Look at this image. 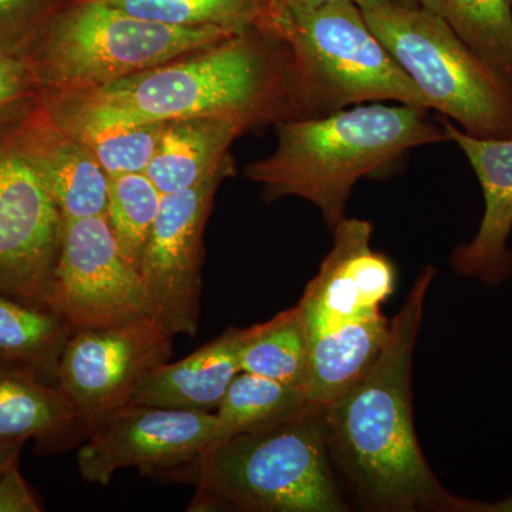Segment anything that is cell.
Segmentation results:
<instances>
[{
    "instance_id": "cell-11",
    "label": "cell",
    "mask_w": 512,
    "mask_h": 512,
    "mask_svg": "<svg viewBox=\"0 0 512 512\" xmlns=\"http://www.w3.org/2000/svg\"><path fill=\"white\" fill-rule=\"evenodd\" d=\"M215 440L214 413L127 403L89 427L77 467L87 483L99 485L109 484L120 468L170 476Z\"/></svg>"
},
{
    "instance_id": "cell-18",
    "label": "cell",
    "mask_w": 512,
    "mask_h": 512,
    "mask_svg": "<svg viewBox=\"0 0 512 512\" xmlns=\"http://www.w3.org/2000/svg\"><path fill=\"white\" fill-rule=\"evenodd\" d=\"M389 329L390 320L380 312L309 333V402L325 407L342 396L373 365Z\"/></svg>"
},
{
    "instance_id": "cell-7",
    "label": "cell",
    "mask_w": 512,
    "mask_h": 512,
    "mask_svg": "<svg viewBox=\"0 0 512 512\" xmlns=\"http://www.w3.org/2000/svg\"><path fill=\"white\" fill-rule=\"evenodd\" d=\"M362 10L430 109L470 136L512 137V82L464 45L443 16L393 2Z\"/></svg>"
},
{
    "instance_id": "cell-4",
    "label": "cell",
    "mask_w": 512,
    "mask_h": 512,
    "mask_svg": "<svg viewBox=\"0 0 512 512\" xmlns=\"http://www.w3.org/2000/svg\"><path fill=\"white\" fill-rule=\"evenodd\" d=\"M173 476L197 487L191 511H348L330 466L323 407L214 441Z\"/></svg>"
},
{
    "instance_id": "cell-30",
    "label": "cell",
    "mask_w": 512,
    "mask_h": 512,
    "mask_svg": "<svg viewBox=\"0 0 512 512\" xmlns=\"http://www.w3.org/2000/svg\"><path fill=\"white\" fill-rule=\"evenodd\" d=\"M275 8L284 9H312L326 3L339 2V0H269ZM355 2L362 9L373 8V6L383 5V3L392 2V0H350Z\"/></svg>"
},
{
    "instance_id": "cell-14",
    "label": "cell",
    "mask_w": 512,
    "mask_h": 512,
    "mask_svg": "<svg viewBox=\"0 0 512 512\" xmlns=\"http://www.w3.org/2000/svg\"><path fill=\"white\" fill-rule=\"evenodd\" d=\"M447 141L463 151L484 192L485 211L476 237L454 251L451 265L458 274L485 285H500L512 272L508 238L512 231V137L478 138L441 119Z\"/></svg>"
},
{
    "instance_id": "cell-15",
    "label": "cell",
    "mask_w": 512,
    "mask_h": 512,
    "mask_svg": "<svg viewBox=\"0 0 512 512\" xmlns=\"http://www.w3.org/2000/svg\"><path fill=\"white\" fill-rule=\"evenodd\" d=\"M20 151L36 168L63 220L107 214L109 175L79 137L57 123L45 106L42 120Z\"/></svg>"
},
{
    "instance_id": "cell-3",
    "label": "cell",
    "mask_w": 512,
    "mask_h": 512,
    "mask_svg": "<svg viewBox=\"0 0 512 512\" xmlns=\"http://www.w3.org/2000/svg\"><path fill=\"white\" fill-rule=\"evenodd\" d=\"M426 109L400 104H357L320 117L275 124L278 146L245 167L265 201L298 197L312 202L330 229L345 217L357 181L386 173L413 148L447 141Z\"/></svg>"
},
{
    "instance_id": "cell-5",
    "label": "cell",
    "mask_w": 512,
    "mask_h": 512,
    "mask_svg": "<svg viewBox=\"0 0 512 512\" xmlns=\"http://www.w3.org/2000/svg\"><path fill=\"white\" fill-rule=\"evenodd\" d=\"M271 33L289 50L291 119L326 116L367 101L430 109L355 2L312 9L272 6Z\"/></svg>"
},
{
    "instance_id": "cell-29",
    "label": "cell",
    "mask_w": 512,
    "mask_h": 512,
    "mask_svg": "<svg viewBox=\"0 0 512 512\" xmlns=\"http://www.w3.org/2000/svg\"><path fill=\"white\" fill-rule=\"evenodd\" d=\"M39 501L19 470V461L0 474V512H39Z\"/></svg>"
},
{
    "instance_id": "cell-20",
    "label": "cell",
    "mask_w": 512,
    "mask_h": 512,
    "mask_svg": "<svg viewBox=\"0 0 512 512\" xmlns=\"http://www.w3.org/2000/svg\"><path fill=\"white\" fill-rule=\"evenodd\" d=\"M72 335L52 309L0 295V363L56 380L57 365Z\"/></svg>"
},
{
    "instance_id": "cell-17",
    "label": "cell",
    "mask_w": 512,
    "mask_h": 512,
    "mask_svg": "<svg viewBox=\"0 0 512 512\" xmlns=\"http://www.w3.org/2000/svg\"><path fill=\"white\" fill-rule=\"evenodd\" d=\"M249 130L248 123L231 117L168 121L146 174L163 195L190 190L231 160L229 148Z\"/></svg>"
},
{
    "instance_id": "cell-16",
    "label": "cell",
    "mask_w": 512,
    "mask_h": 512,
    "mask_svg": "<svg viewBox=\"0 0 512 512\" xmlns=\"http://www.w3.org/2000/svg\"><path fill=\"white\" fill-rule=\"evenodd\" d=\"M247 329H228L178 362L163 363L137 384L131 403L215 413L229 384L241 372Z\"/></svg>"
},
{
    "instance_id": "cell-32",
    "label": "cell",
    "mask_w": 512,
    "mask_h": 512,
    "mask_svg": "<svg viewBox=\"0 0 512 512\" xmlns=\"http://www.w3.org/2000/svg\"><path fill=\"white\" fill-rule=\"evenodd\" d=\"M23 444H3L0 443V474L15 461H19L22 453Z\"/></svg>"
},
{
    "instance_id": "cell-22",
    "label": "cell",
    "mask_w": 512,
    "mask_h": 512,
    "mask_svg": "<svg viewBox=\"0 0 512 512\" xmlns=\"http://www.w3.org/2000/svg\"><path fill=\"white\" fill-rule=\"evenodd\" d=\"M241 372L301 387L306 392L309 339L298 305L249 328L241 350Z\"/></svg>"
},
{
    "instance_id": "cell-6",
    "label": "cell",
    "mask_w": 512,
    "mask_h": 512,
    "mask_svg": "<svg viewBox=\"0 0 512 512\" xmlns=\"http://www.w3.org/2000/svg\"><path fill=\"white\" fill-rule=\"evenodd\" d=\"M238 35L218 28H173L137 18L104 0H76L19 55L46 99L119 82Z\"/></svg>"
},
{
    "instance_id": "cell-2",
    "label": "cell",
    "mask_w": 512,
    "mask_h": 512,
    "mask_svg": "<svg viewBox=\"0 0 512 512\" xmlns=\"http://www.w3.org/2000/svg\"><path fill=\"white\" fill-rule=\"evenodd\" d=\"M45 106L73 134L204 116L276 124L291 119L289 50L272 33L249 30Z\"/></svg>"
},
{
    "instance_id": "cell-33",
    "label": "cell",
    "mask_w": 512,
    "mask_h": 512,
    "mask_svg": "<svg viewBox=\"0 0 512 512\" xmlns=\"http://www.w3.org/2000/svg\"><path fill=\"white\" fill-rule=\"evenodd\" d=\"M420 3L423 8L430 10V12L443 16V0H420Z\"/></svg>"
},
{
    "instance_id": "cell-9",
    "label": "cell",
    "mask_w": 512,
    "mask_h": 512,
    "mask_svg": "<svg viewBox=\"0 0 512 512\" xmlns=\"http://www.w3.org/2000/svg\"><path fill=\"white\" fill-rule=\"evenodd\" d=\"M50 309L72 333L148 316L140 271L121 252L107 215L63 220Z\"/></svg>"
},
{
    "instance_id": "cell-8",
    "label": "cell",
    "mask_w": 512,
    "mask_h": 512,
    "mask_svg": "<svg viewBox=\"0 0 512 512\" xmlns=\"http://www.w3.org/2000/svg\"><path fill=\"white\" fill-rule=\"evenodd\" d=\"M234 174V160L190 190L163 195L140 274L148 318L171 338L197 333L204 262V232L215 194Z\"/></svg>"
},
{
    "instance_id": "cell-34",
    "label": "cell",
    "mask_w": 512,
    "mask_h": 512,
    "mask_svg": "<svg viewBox=\"0 0 512 512\" xmlns=\"http://www.w3.org/2000/svg\"><path fill=\"white\" fill-rule=\"evenodd\" d=\"M393 3L400 6H406V8H421L420 0H392Z\"/></svg>"
},
{
    "instance_id": "cell-21",
    "label": "cell",
    "mask_w": 512,
    "mask_h": 512,
    "mask_svg": "<svg viewBox=\"0 0 512 512\" xmlns=\"http://www.w3.org/2000/svg\"><path fill=\"white\" fill-rule=\"evenodd\" d=\"M312 407L308 394L301 387L239 372L214 413L217 440L278 426Z\"/></svg>"
},
{
    "instance_id": "cell-24",
    "label": "cell",
    "mask_w": 512,
    "mask_h": 512,
    "mask_svg": "<svg viewBox=\"0 0 512 512\" xmlns=\"http://www.w3.org/2000/svg\"><path fill=\"white\" fill-rule=\"evenodd\" d=\"M443 18L464 45L512 82V0H443Z\"/></svg>"
},
{
    "instance_id": "cell-31",
    "label": "cell",
    "mask_w": 512,
    "mask_h": 512,
    "mask_svg": "<svg viewBox=\"0 0 512 512\" xmlns=\"http://www.w3.org/2000/svg\"><path fill=\"white\" fill-rule=\"evenodd\" d=\"M457 512H512V495L498 503H476L461 498Z\"/></svg>"
},
{
    "instance_id": "cell-23",
    "label": "cell",
    "mask_w": 512,
    "mask_h": 512,
    "mask_svg": "<svg viewBox=\"0 0 512 512\" xmlns=\"http://www.w3.org/2000/svg\"><path fill=\"white\" fill-rule=\"evenodd\" d=\"M128 15L173 28H218L234 33L271 30L269 0H104Z\"/></svg>"
},
{
    "instance_id": "cell-12",
    "label": "cell",
    "mask_w": 512,
    "mask_h": 512,
    "mask_svg": "<svg viewBox=\"0 0 512 512\" xmlns=\"http://www.w3.org/2000/svg\"><path fill=\"white\" fill-rule=\"evenodd\" d=\"M63 218L18 146L0 150V295L50 309Z\"/></svg>"
},
{
    "instance_id": "cell-19",
    "label": "cell",
    "mask_w": 512,
    "mask_h": 512,
    "mask_svg": "<svg viewBox=\"0 0 512 512\" xmlns=\"http://www.w3.org/2000/svg\"><path fill=\"white\" fill-rule=\"evenodd\" d=\"M86 426L76 407L57 384L0 363V443L53 440Z\"/></svg>"
},
{
    "instance_id": "cell-10",
    "label": "cell",
    "mask_w": 512,
    "mask_h": 512,
    "mask_svg": "<svg viewBox=\"0 0 512 512\" xmlns=\"http://www.w3.org/2000/svg\"><path fill=\"white\" fill-rule=\"evenodd\" d=\"M173 339L148 316L76 330L60 356L56 384L89 430L131 403L140 380L173 356Z\"/></svg>"
},
{
    "instance_id": "cell-27",
    "label": "cell",
    "mask_w": 512,
    "mask_h": 512,
    "mask_svg": "<svg viewBox=\"0 0 512 512\" xmlns=\"http://www.w3.org/2000/svg\"><path fill=\"white\" fill-rule=\"evenodd\" d=\"M76 0H0V52L20 55L57 13Z\"/></svg>"
},
{
    "instance_id": "cell-28",
    "label": "cell",
    "mask_w": 512,
    "mask_h": 512,
    "mask_svg": "<svg viewBox=\"0 0 512 512\" xmlns=\"http://www.w3.org/2000/svg\"><path fill=\"white\" fill-rule=\"evenodd\" d=\"M28 64L19 55L0 52V107L9 106L35 90Z\"/></svg>"
},
{
    "instance_id": "cell-25",
    "label": "cell",
    "mask_w": 512,
    "mask_h": 512,
    "mask_svg": "<svg viewBox=\"0 0 512 512\" xmlns=\"http://www.w3.org/2000/svg\"><path fill=\"white\" fill-rule=\"evenodd\" d=\"M163 194L146 173L109 178L107 220L117 244L138 271L160 212Z\"/></svg>"
},
{
    "instance_id": "cell-13",
    "label": "cell",
    "mask_w": 512,
    "mask_h": 512,
    "mask_svg": "<svg viewBox=\"0 0 512 512\" xmlns=\"http://www.w3.org/2000/svg\"><path fill=\"white\" fill-rule=\"evenodd\" d=\"M332 232L333 247L298 302L308 335L377 315L396 286L392 262L370 245L369 221L343 218Z\"/></svg>"
},
{
    "instance_id": "cell-26",
    "label": "cell",
    "mask_w": 512,
    "mask_h": 512,
    "mask_svg": "<svg viewBox=\"0 0 512 512\" xmlns=\"http://www.w3.org/2000/svg\"><path fill=\"white\" fill-rule=\"evenodd\" d=\"M165 123L106 128L74 134L86 144L110 177L131 173H146L156 154Z\"/></svg>"
},
{
    "instance_id": "cell-1",
    "label": "cell",
    "mask_w": 512,
    "mask_h": 512,
    "mask_svg": "<svg viewBox=\"0 0 512 512\" xmlns=\"http://www.w3.org/2000/svg\"><path fill=\"white\" fill-rule=\"evenodd\" d=\"M436 269H424L373 365L323 407L329 454L367 510L457 512L460 498L441 485L417 440L412 404L413 355Z\"/></svg>"
}]
</instances>
